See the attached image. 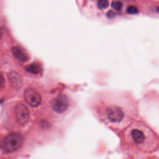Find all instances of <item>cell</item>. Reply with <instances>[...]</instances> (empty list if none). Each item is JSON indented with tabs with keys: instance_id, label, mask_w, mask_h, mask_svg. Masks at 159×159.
<instances>
[{
	"instance_id": "1",
	"label": "cell",
	"mask_w": 159,
	"mask_h": 159,
	"mask_svg": "<svg viewBox=\"0 0 159 159\" xmlns=\"http://www.w3.org/2000/svg\"><path fill=\"white\" fill-rule=\"evenodd\" d=\"M139 114L138 103L129 91L117 90L109 94L103 107V118L106 122L117 129L132 124Z\"/></svg>"
},
{
	"instance_id": "2",
	"label": "cell",
	"mask_w": 159,
	"mask_h": 159,
	"mask_svg": "<svg viewBox=\"0 0 159 159\" xmlns=\"http://www.w3.org/2000/svg\"><path fill=\"white\" fill-rule=\"evenodd\" d=\"M23 141V137L20 134L12 133L5 137L2 143V148L7 152H14L21 147Z\"/></svg>"
},
{
	"instance_id": "3",
	"label": "cell",
	"mask_w": 159,
	"mask_h": 159,
	"mask_svg": "<svg viewBox=\"0 0 159 159\" xmlns=\"http://www.w3.org/2000/svg\"><path fill=\"white\" fill-rule=\"evenodd\" d=\"M15 114L17 122L24 125L26 124L30 117V112L27 106L22 103L16 105L15 108Z\"/></svg>"
},
{
	"instance_id": "4",
	"label": "cell",
	"mask_w": 159,
	"mask_h": 159,
	"mask_svg": "<svg viewBox=\"0 0 159 159\" xmlns=\"http://www.w3.org/2000/svg\"><path fill=\"white\" fill-rule=\"evenodd\" d=\"M24 96L26 102L31 106L37 107L41 103L40 95L32 88H29L26 89L24 91Z\"/></svg>"
},
{
	"instance_id": "5",
	"label": "cell",
	"mask_w": 159,
	"mask_h": 159,
	"mask_svg": "<svg viewBox=\"0 0 159 159\" xmlns=\"http://www.w3.org/2000/svg\"><path fill=\"white\" fill-rule=\"evenodd\" d=\"M68 99L65 95H60L55 98L51 102L52 108L58 113L65 111L68 107Z\"/></svg>"
},
{
	"instance_id": "6",
	"label": "cell",
	"mask_w": 159,
	"mask_h": 159,
	"mask_svg": "<svg viewBox=\"0 0 159 159\" xmlns=\"http://www.w3.org/2000/svg\"><path fill=\"white\" fill-rule=\"evenodd\" d=\"M12 52L14 57L21 61H26L29 59L27 53L24 49L19 47H14L12 48Z\"/></svg>"
},
{
	"instance_id": "7",
	"label": "cell",
	"mask_w": 159,
	"mask_h": 159,
	"mask_svg": "<svg viewBox=\"0 0 159 159\" xmlns=\"http://www.w3.org/2000/svg\"><path fill=\"white\" fill-rule=\"evenodd\" d=\"M9 82L14 88H19L21 86V78L20 75L15 71H12L9 74Z\"/></svg>"
},
{
	"instance_id": "8",
	"label": "cell",
	"mask_w": 159,
	"mask_h": 159,
	"mask_svg": "<svg viewBox=\"0 0 159 159\" xmlns=\"http://www.w3.org/2000/svg\"><path fill=\"white\" fill-rule=\"evenodd\" d=\"M25 69L28 72L34 75H37L39 73H40L42 71L41 66L40 65V64L37 63H34L30 64L29 66L25 67Z\"/></svg>"
},
{
	"instance_id": "9",
	"label": "cell",
	"mask_w": 159,
	"mask_h": 159,
	"mask_svg": "<svg viewBox=\"0 0 159 159\" xmlns=\"http://www.w3.org/2000/svg\"><path fill=\"white\" fill-rule=\"evenodd\" d=\"M122 3L120 1H114L112 2L111 6L112 7V8L117 11H119L121 10L122 7Z\"/></svg>"
},
{
	"instance_id": "10",
	"label": "cell",
	"mask_w": 159,
	"mask_h": 159,
	"mask_svg": "<svg viewBox=\"0 0 159 159\" xmlns=\"http://www.w3.org/2000/svg\"><path fill=\"white\" fill-rule=\"evenodd\" d=\"M108 1H106V0H100L98 1V7L99 9H106V7H107L108 6Z\"/></svg>"
},
{
	"instance_id": "11",
	"label": "cell",
	"mask_w": 159,
	"mask_h": 159,
	"mask_svg": "<svg viewBox=\"0 0 159 159\" xmlns=\"http://www.w3.org/2000/svg\"><path fill=\"white\" fill-rule=\"evenodd\" d=\"M127 12L130 14H135L139 12L138 9L134 6H129L127 9Z\"/></svg>"
},
{
	"instance_id": "12",
	"label": "cell",
	"mask_w": 159,
	"mask_h": 159,
	"mask_svg": "<svg viewBox=\"0 0 159 159\" xmlns=\"http://www.w3.org/2000/svg\"><path fill=\"white\" fill-rule=\"evenodd\" d=\"M4 84V80L2 75H0V88L2 87Z\"/></svg>"
},
{
	"instance_id": "13",
	"label": "cell",
	"mask_w": 159,
	"mask_h": 159,
	"mask_svg": "<svg viewBox=\"0 0 159 159\" xmlns=\"http://www.w3.org/2000/svg\"><path fill=\"white\" fill-rule=\"evenodd\" d=\"M2 30H1V29L0 27V38L2 37Z\"/></svg>"
},
{
	"instance_id": "14",
	"label": "cell",
	"mask_w": 159,
	"mask_h": 159,
	"mask_svg": "<svg viewBox=\"0 0 159 159\" xmlns=\"http://www.w3.org/2000/svg\"><path fill=\"white\" fill-rule=\"evenodd\" d=\"M158 9H159V7H158Z\"/></svg>"
}]
</instances>
